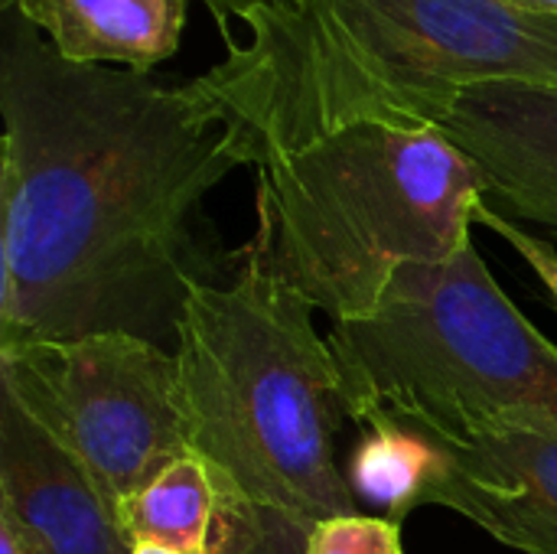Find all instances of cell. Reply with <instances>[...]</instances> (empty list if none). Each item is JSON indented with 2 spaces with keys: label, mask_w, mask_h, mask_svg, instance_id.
<instances>
[{
  "label": "cell",
  "mask_w": 557,
  "mask_h": 554,
  "mask_svg": "<svg viewBox=\"0 0 557 554\" xmlns=\"http://www.w3.org/2000/svg\"><path fill=\"white\" fill-rule=\"evenodd\" d=\"M0 353L127 333L173 353L222 281L206 199L242 144L189 78L62 59L0 7Z\"/></svg>",
  "instance_id": "6da1fadb"
},
{
  "label": "cell",
  "mask_w": 557,
  "mask_h": 554,
  "mask_svg": "<svg viewBox=\"0 0 557 554\" xmlns=\"http://www.w3.org/2000/svg\"><path fill=\"white\" fill-rule=\"evenodd\" d=\"M245 26L193 82L255 170L359 124L437 127L483 82L557 85V16L503 0H313Z\"/></svg>",
  "instance_id": "7a4b0ae2"
},
{
  "label": "cell",
  "mask_w": 557,
  "mask_h": 554,
  "mask_svg": "<svg viewBox=\"0 0 557 554\" xmlns=\"http://www.w3.org/2000/svg\"><path fill=\"white\" fill-rule=\"evenodd\" d=\"M173 356L193 454L251 506L310 526L362 513L336 464L352 421L343 369L255 242L228 281L189 291Z\"/></svg>",
  "instance_id": "3957f363"
},
{
  "label": "cell",
  "mask_w": 557,
  "mask_h": 554,
  "mask_svg": "<svg viewBox=\"0 0 557 554\" xmlns=\"http://www.w3.org/2000/svg\"><path fill=\"white\" fill-rule=\"evenodd\" d=\"M480 170L437 127L359 124L258 170L255 245L333 323L369 317L408 264L473 242Z\"/></svg>",
  "instance_id": "277c9868"
},
{
  "label": "cell",
  "mask_w": 557,
  "mask_h": 554,
  "mask_svg": "<svg viewBox=\"0 0 557 554\" xmlns=\"http://www.w3.org/2000/svg\"><path fill=\"white\" fill-rule=\"evenodd\" d=\"M349 418L388 415L441 441L557 434V346L509 300L470 242L444 264H408L382 304L333 323Z\"/></svg>",
  "instance_id": "5b68a950"
},
{
  "label": "cell",
  "mask_w": 557,
  "mask_h": 554,
  "mask_svg": "<svg viewBox=\"0 0 557 554\" xmlns=\"http://www.w3.org/2000/svg\"><path fill=\"white\" fill-rule=\"evenodd\" d=\"M0 389L91 477L108 506L189 457L176 356L127 333L0 353Z\"/></svg>",
  "instance_id": "8992f818"
},
{
  "label": "cell",
  "mask_w": 557,
  "mask_h": 554,
  "mask_svg": "<svg viewBox=\"0 0 557 554\" xmlns=\"http://www.w3.org/2000/svg\"><path fill=\"white\" fill-rule=\"evenodd\" d=\"M437 131L480 170L490 209L557 242V85H473L444 111Z\"/></svg>",
  "instance_id": "52a82bcc"
},
{
  "label": "cell",
  "mask_w": 557,
  "mask_h": 554,
  "mask_svg": "<svg viewBox=\"0 0 557 554\" xmlns=\"http://www.w3.org/2000/svg\"><path fill=\"white\" fill-rule=\"evenodd\" d=\"M428 506H444L522 554H557V434L441 441Z\"/></svg>",
  "instance_id": "ba28073f"
},
{
  "label": "cell",
  "mask_w": 557,
  "mask_h": 554,
  "mask_svg": "<svg viewBox=\"0 0 557 554\" xmlns=\"http://www.w3.org/2000/svg\"><path fill=\"white\" fill-rule=\"evenodd\" d=\"M0 513L39 554H131L91 477L0 389Z\"/></svg>",
  "instance_id": "9c48e42d"
},
{
  "label": "cell",
  "mask_w": 557,
  "mask_h": 554,
  "mask_svg": "<svg viewBox=\"0 0 557 554\" xmlns=\"http://www.w3.org/2000/svg\"><path fill=\"white\" fill-rule=\"evenodd\" d=\"M114 516L131 545L183 554H251L264 535V513L196 454L170 464Z\"/></svg>",
  "instance_id": "30bf717a"
},
{
  "label": "cell",
  "mask_w": 557,
  "mask_h": 554,
  "mask_svg": "<svg viewBox=\"0 0 557 554\" xmlns=\"http://www.w3.org/2000/svg\"><path fill=\"white\" fill-rule=\"evenodd\" d=\"M82 65L153 72L183 46L189 0H0Z\"/></svg>",
  "instance_id": "8fae6325"
},
{
  "label": "cell",
  "mask_w": 557,
  "mask_h": 554,
  "mask_svg": "<svg viewBox=\"0 0 557 554\" xmlns=\"http://www.w3.org/2000/svg\"><path fill=\"white\" fill-rule=\"evenodd\" d=\"M362 438L352 451L346 480L359 503V509H379L382 519L401 526V519L428 506V490L437 473V438L418 424L388 418V415H366L356 421Z\"/></svg>",
  "instance_id": "7c38bea8"
},
{
  "label": "cell",
  "mask_w": 557,
  "mask_h": 554,
  "mask_svg": "<svg viewBox=\"0 0 557 554\" xmlns=\"http://www.w3.org/2000/svg\"><path fill=\"white\" fill-rule=\"evenodd\" d=\"M307 554H405L401 526L369 513L333 516L310 526Z\"/></svg>",
  "instance_id": "4fadbf2b"
},
{
  "label": "cell",
  "mask_w": 557,
  "mask_h": 554,
  "mask_svg": "<svg viewBox=\"0 0 557 554\" xmlns=\"http://www.w3.org/2000/svg\"><path fill=\"white\" fill-rule=\"evenodd\" d=\"M476 225H483V229H490V232H496L499 238H506L512 248H516V255L532 268V274L539 278V284H542V291H545V297H548V304L557 310V248L548 242V238H539V235H532V232H525L522 225H516L512 219H506L503 212H496V209H490L486 206V199L476 206Z\"/></svg>",
  "instance_id": "5bb4252c"
},
{
  "label": "cell",
  "mask_w": 557,
  "mask_h": 554,
  "mask_svg": "<svg viewBox=\"0 0 557 554\" xmlns=\"http://www.w3.org/2000/svg\"><path fill=\"white\" fill-rule=\"evenodd\" d=\"M261 513H264V535L251 554H307L310 522H300L277 509H261Z\"/></svg>",
  "instance_id": "9a60e30c"
},
{
  "label": "cell",
  "mask_w": 557,
  "mask_h": 554,
  "mask_svg": "<svg viewBox=\"0 0 557 554\" xmlns=\"http://www.w3.org/2000/svg\"><path fill=\"white\" fill-rule=\"evenodd\" d=\"M212 13L215 26L222 29L225 42H232V23H248L261 13H281V10H300L313 0H202Z\"/></svg>",
  "instance_id": "2e32d148"
},
{
  "label": "cell",
  "mask_w": 557,
  "mask_h": 554,
  "mask_svg": "<svg viewBox=\"0 0 557 554\" xmlns=\"http://www.w3.org/2000/svg\"><path fill=\"white\" fill-rule=\"evenodd\" d=\"M0 554H39L7 513H0Z\"/></svg>",
  "instance_id": "e0dca14e"
},
{
  "label": "cell",
  "mask_w": 557,
  "mask_h": 554,
  "mask_svg": "<svg viewBox=\"0 0 557 554\" xmlns=\"http://www.w3.org/2000/svg\"><path fill=\"white\" fill-rule=\"evenodd\" d=\"M516 10L535 13V16H557V0H503Z\"/></svg>",
  "instance_id": "ac0fdd59"
},
{
  "label": "cell",
  "mask_w": 557,
  "mask_h": 554,
  "mask_svg": "<svg viewBox=\"0 0 557 554\" xmlns=\"http://www.w3.org/2000/svg\"><path fill=\"white\" fill-rule=\"evenodd\" d=\"M131 554H183V552H173V549H166V545H150V542H137V545H131Z\"/></svg>",
  "instance_id": "d6986e66"
}]
</instances>
